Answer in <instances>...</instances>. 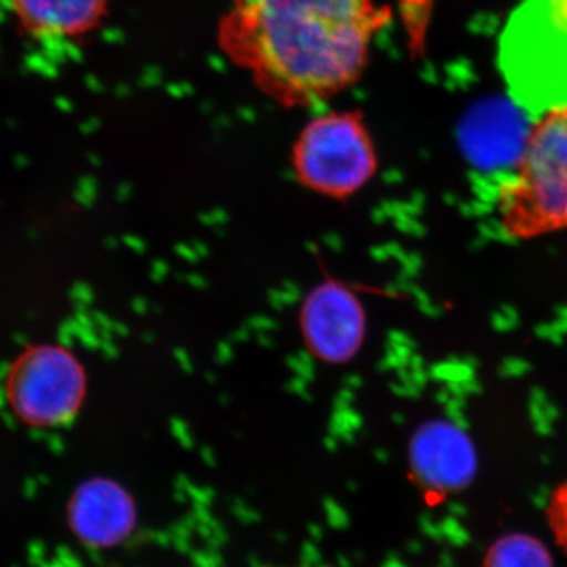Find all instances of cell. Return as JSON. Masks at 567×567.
Here are the masks:
<instances>
[{
    "instance_id": "3957f363",
    "label": "cell",
    "mask_w": 567,
    "mask_h": 567,
    "mask_svg": "<svg viewBox=\"0 0 567 567\" xmlns=\"http://www.w3.org/2000/svg\"><path fill=\"white\" fill-rule=\"evenodd\" d=\"M290 166L306 192L346 203L371 185L380 162L363 114L333 111L306 123L293 142Z\"/></svg>"
},
{
    "instance_id": "277c9868",
    "label": "cell",
    "mask_w": 567,
    "mask_h": 567,
    "mask_svg": "<svg viewBox=\"0 0 567 567\" xmlns=\"http://www.w3.org/2000/svg\"><path fill=\"white\" fill-rule=\"evenodd\" d=\"M89 394L85 365L62 344H31L17 354L3 379L11 415L31 429H58L80 415Z\"/></svg>"
},
{
    "instance_id": "5b68a950",
    "label": "cell",
    "mask_w": 567,
    "mask_h": 567,
    "mask_svg": "<svg viewBox=\"0 0 567 567\" xmlns=\"http://www.w3.org/2000/svg\"><path fill=\"white\" fill-rule=\"evenodd\" d=\"M297 323L309 357L331 368L353 363L368 341L363 298L349 282L333 276L320 279L305 293Z\"/></svg>"
},
{
    "instance_id": "6da1fadb",
    "label": "cell",
    "mask_w": 567,
    "mask_h": 567,
    "mask_svg": "<svg viewBox=\"0 0 567 567\" xmlns=\"http://www.w3.org/2000/svg\"><path fill=\"white\" fill-rule=\"evenodd\" d=\"M388 18L377 0H230L218 37L265 95L311 106L363 76Z\"/></svg>"
},
{
    "instance_id": "30bf717a",
    "label": "cell",
    "mask_w": 567,
    "mask_h": 567,
    "mask_svg": "<svg viewBox=\"0 0 567 567\" xmlns=\"http://www.w3.org/2000/svg\"><path fill=\"white\" fill-rule=\"evenodd\" d=\"M547 524L555 543L567 555V480L559 484L548 499Z\"/></svg>"
},
{
    "instance_id": "8fae6325",
    "label": "cell",
    "mask_w": 567,
    "mask_h": 567,
    "mask_svg": "<svg viewBox=\"0 0 567 567\" xmlns=\"http://www.w3.org/2000/svg\"><path fill=\"white\" fill-rule=\"evenodd\" d=\"M548 17L567 40V0H543Z\"/></svg>"
},
{
    "instance_id": "7a4b0ae2",
    "label": "cell",
    "mask_w": 567,
    "mask_h": 567,
    "mask_svg": "<svg viewBox=\"0 0 567 567\" xmlns=\"http://www.w3.org/2000/svg\"><path fill=\"white\" fill-rule=\"evenodd\" d=\"M496 216L511 240L532 241L567 229V103L547 107L533 123L496 194Z\"/></svg>"
},
{
    "instance_id": "52a82bcc",
    "label": "cell",
    "mask_w": 567,
    "mask_h": 567,
    "mask_svg": "<svg viewBox=\"0 0 567 567\" xmlns=\"http://www.w3.org/2000/svg\"><path fill=\"white\" fill-rule=\"evenodd\" d=\"M110 0H11L25 31L40 37H80L93 31Z\"/></svg>"
},
{
    "instance_id": "ba28073f",
    "label": "cell",
    "mask_w": 567,
    "mask_h": 567,
    "mask_svg": "<svg viewBox=\"0 0 567 567\" xmlns=\"http://www.w3.org/2000/svg\"><path fill=\"white\" fill-rule=\"evenodd\" d=\"M416 480L429 491H451L465 477V456L447 429L425 425L420 429L410 450Z\"/></svg>"
},
{
    "instance_id": "9c48e42d",
    "label": "cell",
    "mask_w": 567,
    "mask_h": 567,
    "mask_svg": "<svg viewBox=\"0 0 567 567\" xmlns=\"http://www.w3.org/2000/svg\"><path fill=\"white\" fill-rule=\"evenodd\" d=\"M483 567H554L550 551L535 537L509 535L488 548Z\"/></svg>"
},
{
    "instance_id": "8992f818",
    "label": "cell",
    "mask_w": 567,
    "mask_h": 567,
    "mask_svg": "<svg viewBox=\"0 0 567 567\" xmlns=\"http://www.w3.org/2000/svg\"><path fill=\"white\" fill-rule=\"evenodd\" d=\"M74 535L92 547H111L126 539L136 525L132 495L107 477H93L74 491L69 503Z\"/></svg>"
}]
</instances>
